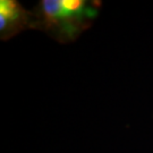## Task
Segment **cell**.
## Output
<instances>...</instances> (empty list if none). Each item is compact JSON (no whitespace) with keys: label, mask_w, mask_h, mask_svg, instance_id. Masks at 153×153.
<instances>
[{"label":"cell","mask_w":153,"mask_h":153,"mask_svg":"<svg viewBox=\"0 0 153 153\" xmlns=\"http://www.w3.org/2000/svg\"><path fill=\"white\" fill-rule=\"evenodd\" d=\"M32 10H27L16 0L0 1V39L7 41L26 30H34Z\"/></svg>","instance_id":"obj_2"},{"label":"cell","mask_w":153,"mask_h":153,"mask_svg":"<svg viewBox=\"0 0 153 153\" xmlns=\"http://www.w3.org/2000/svg\"><path fill=\"white\" fill-rule=\"evenodd\" d=\"M101 9L94 0H41L32 9L34 30L59 43L76 41L93 25Z\"/></svg>","instance_id":"obj_1"}]
</instances>
